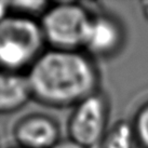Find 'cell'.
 <instances>
[{
    "label": "cell",
    "instance_id": "6da1fadb",
    "mask_svg": "<svg viewBox=\"0 0 148 148\" xmlns=\"http://www.w3.org/2000/svg\"><path fill=\"white\" fill-rule=\"evenodd\" d=\"M33 99L54 108L74 107L99 91L94 58L82 50L48 48L26 71Z\"/></svg>",
    "mask_w": 148,
    "mask_h": 148
},
{
    "label": "cell",
    "instance_id": "7a4b0ae2",
    "mask_svg": "<svg viewBox=\"0 0 148 148\" xmlns=\"http://www.w3.org/2000/svg\"><path fill=\"white\" fill-rule=\"evenodd\" d=\"M45 47L39 20L10 13L0 22V68L26 73Z\"/></svg>",
    "mask_w": 148,
    "mask_h": 148
},
{
    "label": "cell",
    "instance_id": "3957f363",
    "mask_svg": "<svg viewBox=\"0 0 148 148\" xmlns=\"http://www.w3.org/2000/svg\"><path fill=\"white\" fill-rule=\"evenodd\" d=\"M92 15L81 2H50L39 18L45 45L51 49L82 50Z\"/></svg>",
    "mask_w": 148,
    "mask_h": 148
},
{
    "label": "cell",
    "instance_id": "277c9868",
    "mask_svg": "<svg viewBox=\"0 0 148 148\" xmlns=\"http://www.w3.org/2000/svg\"><path fill=\"white\" fill-rule=\"evenodd\" d=\"M109 102L102 91L73 107L67 122L68 137L86 148L101 145L109 127Z\"/></svg>",
    "mask_w": 148,
    "mask_h": 148
},
{
    "label": "cell",
    "instance_id": "5b68a950",
    "mask_svg": "<svg viewBox=\"0 0 148 148\" xmlns=\"http://www.w3.org/2000/svg\"><path fill=\"white\" fill-rule=\"evenodd\" d=\"M125 43L123 25L107 12L93 13L82 51L92 58H110L122 50Z\"/></svg>",
    "mask_w": 148,
    "mask_h": 148
},
{
    "label": "cell",
    "instance_id": "8992f818",
    "mask_svg": "<svg viewBox=\"0 0 148 148\" xmlns=\"http://www.w3.org/2000/svg\"><path fill=\"white\" fill-rule=\"evenodd\" d=\"M12 135L15 145L22 148H52L62 138L58 120L43 112H29L18 118Z\"/></svg>",
    "mask_w": 148,
    "mask_h": 148
},
{
    "label": "cell",
    "instance_id": "52a82bcc",
    "mask_svg": "<svg viewBox=\"0 0 148 148\" xmlns=\"http://www.w3.org/2000/svg\"><path fill=\"white\" fill-rule=\"evenodd\" d=\"M33 99L26 73L0 68V115L21 110Z\"/></svg>",
    "mask_w": 148,
    "mask_h": 148
},
{
    "label": "cell",
    "instance_id": "ba28073f",
    "mask_svg": "<svg viewBox=\"0 0 148 148\" xmlns=\"http://www.w3.org/2000/svg\"><path fill=\"white\" fill-rule=\"evenodd\" d=\"M138 146L132 121L119 120L108 127L101 148H136Z\"/></svg>",
    "mask_w": 148,
    "mask_h": 148
},
{
    "label": "cell",
    "instance_id": "9c48e42d",
    "mask_svg": "<svg viewBox=\"0 0 148 148\" xmlns=\"http://www.w3.org/2000/svg\"><path fill=\"white\" fill-rule=\"evenodd\" d=\"M49 5V1H45V0L10 1V11H11V13H14V14L39 20Z\"/></svg>",
    "mask_w": 148,
    "mask_h": 148
},
{
    "label": "cell",
    "instance_id": "30bf717a",
    "mask_svg": "<svg viewBox=\"0 0 148 148\" xmlns=\"http://www.w3.org/2000/svg\"><path fill=\"white\" fill-rule=\"evenodd\" d=\"M131 121L138 146L140 148H148V101L137 108Z\"/></svg>",
    "mask_w": 148,
    "mask_h": 148
},
{
    "label": "cell",
    "instance_id": "8fae6325",
    "mask_svg": "<svg viewBox=\"0 0 148 148\" xmlns=\"http://www.w3.org/2000/svg\"><path fill=\"white\" fill-rule=\"evenodd\" d=\"M52 148H86V147L67 136L65 138H61Z\"/></svg>",
    "mask_w": 148,
    "mask_h": 148
},
{
    "label": "cell",
    "instance_id": "7c38bea8",
    "mask_svg": "<svg viewBox=\"0 0 148 148\" xmlns=\"http://www.w3.org/2000/svg\"><path fill=\"white\" fill-rule=\"evenodd\" d=\"M11 13L10 11V1L0 0V22Z\"/></svg>",
    "mask_w": 148,
    "mask_h": 148
},
{
    "label": "cell",
    "instance_id": "4fadbf2b",
    "mask_svg": "<svg viewBox=\"0 0 148 148\" xmlns=\"http://www.w3.org/2000/svg\"><path fill=\"white\" fill-rule=\"evenodd\" d=\"M10 148H22V147H18V146H16V145H15V146H13V147H10Z\"/></svg>",
    "mask_w": 148,
    "mask_h": 148
},
{
    "label": "cell",
    "instance_id": "5bb4252c",
    "mask_svg": "<svg viewBox=\"0 0 148 148\" xmlns=\"http://www.w3.org/2000/svg\"><path fill=\"white\" fill-rule=\"evenodd\" d=\"M147 5H148V3H147Z\"/></svg>",
    "mask_w": 148,
    "mask_h": 148
}]
</instances>
